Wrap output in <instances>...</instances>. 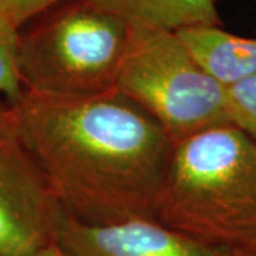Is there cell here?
Listing matches in <instances>:
<instances>
[{
	"label": "cell",
	"instance_id": "cell-1",
	"mask_svg": "<svg viewBox=\"0 0 256 256\" xmlns=\"http://www.w3.org/2000/svg\"><path fill=\"white\" fill-rule=\"evenodd\" d=\"M8 112L64 214L92 225L156 220L174 142L116 90L54 97L24 90Z\"/></svg>",
	"mask_w": 256,
	"mask_h": 256
},
{
	"label": "cell",
	"instance_id": "cell-2",
	"mask_svg": "<svg viewBox=\"0 0 256 256\" xmlns=\"http://www.w3.org/2000/svg\"><path fill=\"white\" fill-rule=\"evenodd\" d=\"M156 220L232 256H256V140L232 124L175 142Z\"/></svg>",
	"mask_w": 256,
	"mask_h": 256
},
{
	"label": "cell",
	"instance_id": "cell-3",
	"mask_svg": "<svg viewBox=\"0 0 256 256\" xmlns=\"http://www.w3.org/2000/svg\"><path fill=\"white\" fill-rule=\"evenodd\" d=\"M20 33L23 88L54 97L112 92L130 26L92 0H72L40 14Z\"/></svg>",
	"mask_w": 256,
	"mask_h": 256
},
{
	"label": "cell",
	"instance_id": "cell-4",
	"mask_svg": "<svg viewBox=\"0 0 256 256\" xmlns=\"http://www.w3.org/2000/svg\"><path fill=\"white\" fill-rule=\"evenodd\" d=\"M114 90L156 120L174 144L229 124L225 86L196 63L176 32L130 26Z\"/></svg>",
	"mask_w": 256,
	"mask_h": 256
},
{
	"label": "cell",
	"instance_id": "cell-5",
	"mask_svg": "<svg viewBox=\"0 0 256 256\" xmlns=\"http://www.w3.org/2000/svg\"><path fill=\"white\" fill-rule=\"evenodd\" d=\"M64 210L0 108V256H37L56 244Z\"/></svg>",
	"mask_w": 256,
	"mask_h": 256
},
{
	"label": "cell",
	"instance_id": "cell-6",
	"mask_svg": "<svg viewBox=\"0 0 256 256\" xmlns=\"http://www.w3.org/2000/svg\"><path fill=\"white\" fill-rule=\"evenodd\" d=\"M56 244L66 256H232L156 220L92 225L64 214Z\"/></svg>",
	"mask_w": 256,
	"mask_h": 256
},
{
	"label": "cell",
	"instance_id": "cell-7",
	"mask_svg": "<svg viewBox=\"0 0 256 256\" xmlns=\"http://www.w3.org/2000/svg\"><path fill=\"white\" fill-rule=\"evenodd\" d=\"M192 57L222 86L256 76V38L226 33L220 28H192L176 32Z\"/></svg>",
	"mask_w": 256,
	"mask_h": 256
},
{
	"label": "cell",
	"instance_id": "cell-8",
	"mask_svg": "<svg viewBox=\"0 0 256 256\" xmlns=\"http://www.w3.org/2000/svg\"><path fill=\"white\" fill-rule=\"evenodd\" d=\"M128 26L180 32L192 28H220L215 0H92Z\"/></svg>",
	"mask_w": 256,
	"mask_h": 256
},
{
	"label": "cell",
	"instance_id": "cell-9",
	"mask_svg": "<svg viewBox=\"0 0 256 256\" xmlns=\"http://www.w3.org/2000/svg\"><path fill=\"white\" fill-rule=\"evenodd\" d=\"M20 28L0 13V92L13 104L24 88L18 73Z\"/></svg>",
	"mask_w": 256,
	"mask_h": 256
},
{
	"label": "cell",
	"instance_id": "cell-10",
	"mask_svg": "<svg viewBox=\"0 0 256 256\" xmlns=\"http://www.w3.org/2000/svg\"><path fill=\"white\" fill-rule=\"evenodd\" d=\"M229 124L256 140V76L225 87Z\"/></svg>",
	"mask_w": 256,
	"mask_h": 256
},
{
	"label": "cell",
	"instance_id": "cell-11",
	"mask_svg": "<svg viewBox=\"0 0 256 256\" xmlns=\"http://www.w3.org/2000/svg\"><path fill=\"white\" fill-rule=\"evenodd\" d=\"M72 0H0V13L18 28L56 6Z\"/></svg>",
	"mask_w": 256,
	"mask_h": 256
},
{
	"label": "cell",
	"instance_id": "cell-12",
	"mask_svg": "<svg viewBox=\"0 0 256 256\" xmlns=\"http://www.w3.org/2000/svg\"><path fill=\"white\" fill-rule=\"evenodd\" d=\"M37 256H66V255L63 254V250L57 246V244H54V245H52V246L46 248L43 252H40Z\"/></svg>",
	"mask_w": 256,
	"mask_h": 256
}]
</instances>
